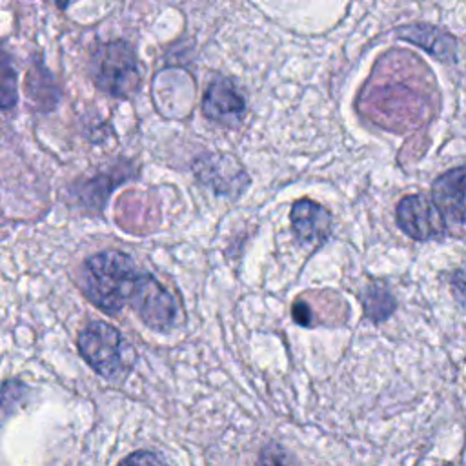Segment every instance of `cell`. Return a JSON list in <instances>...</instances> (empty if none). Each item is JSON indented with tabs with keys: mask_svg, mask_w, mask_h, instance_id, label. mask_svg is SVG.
Returning a JSON list of instances; mask_svg holds the SVG:
<instances>
[{
	"mask_svg": "<svg viewBox=\"0 0 466 466\" xmlns=\"http://www.w3.org/2000/svg\"><path fill=\"white\" fill-rule=\"evenodd\" d=\"M16 71L11 56L0 51V109H9L16 104Z\"/></svg>",
	"mask_w": 466,
	"mask_h": 466,
	"instance_id": "cell-11",
	"label": "cell"
},
{
	"mask_svg": "<svg viewBox=\"0 0 466 466\" xmlns=\"http://www.w3.org/2000/svg\"><path fill=\"white\" fill-rule=\"evenodd\" d=\"M291 315L297 324L300 326H311L313 324V311L308 304L304 302H295L291 308Z\"/></svg>",
	"mask_w": 466,
	"mask_h": 466,
	"instance_id": "cell-14",
	"label": "cell"
},
{
	"mask_svg": "<svg viewBox=\"0 0 466 466\" xmlns=\"http://www.w3.org/2000/svg\"><path fill=\"white\" fill-rule=\"evenodd\" d=\"M84 289L87 299L106 313L131 306L140 320L155 331L177 324L178 308L173 295L122 251L104 249L86 260Z\"/></svg>",
	"mask_w": 466,
	"mask_h": 466,
	"instance_id": "cell-1",
	"label": "cell"
},
{
	"mask_svg": "<svg viewBox=\"0 0 466 466\" xmlns=\"http://www.w3.org/2000/svg\"><path fill=\"white\" fill-rule=\"evenodd\" d=\"M257 466H291L286 451L279 444L266 446L257 461Z\"/></svg>",
	"mask_w": 466,
	"mask_h": 466,
	"instance_id": "cell-13",
	"label": "cell"
},
{
	"mask_svg": "<svg viewBox=\"0 0 466 466\" xmlns=\"http://www.w3.org/2000/svg\"><path fill=\"white\" fill-rule=\"evenodd\" d=\"M78 351L84 360L109 382H122L135 362V350L124 335L104 320L89 322L78 335Z\"/></svg>",
	"mask_w": 466,
	"mask_h": 466,
	"instance_id": "cell-2",
	"label": "cell"
},
{
	"mask_svg": "<svg viewBox=\"0 0 466 466\" xmlns=\"http://www.w3.org/2000/svg\"><path fill=\"white\" fill-rule=\"evenodd\" d=\"M397 224L408 237L415 240L441 238L446 233V226L431 198L420 193L408 195L399 202Z\"/></svg>",
	"mask_w": 466,
	"mask_h": 466,
	"instance_id": "cell-5",
	"label": "cell"
},
{
	"mask_svg": "<svg viewBox=\"0 0 466 466\" xmlns=\"http://www.w3.org/2000/svg\"><path fill=\"white\" fill-rule=\"evenodd\" d=\"M193 173L200 184L224 197H238L248 186L249 177L235 157L206 153L193 162Z\"/></svg>",
	"mask_w": 466,
	"mask_h": 466,
	"instance_id": "cell-4",
	"label": "cell"
},
{
	"mask_svg": "<svg viewBox=\"0 0 466 466\" xmlns=\"http://www.w3.org/2000/svg\"><path fill=\"white\" fill-rule=\"evenodd\" d=\"M431 202L439 211L446 231H455L457 237L464 231V166L446 171L433 182Z\"/></svg>",
	"mask_w": 466,
	"mask_h": 466,
	"instance_id": "cell-6",
	"label": "cell"
},
{
	"mask_svg": "<svg viewBox=\"0 0 466 466\" xmlns=\"http://www.w3.org/2000/svg\"><path fill=\"white\" fill-rule=\"evenodd\" d=\"M289 218L299 242L308 248H320L331 235L329 211L309 198L297 200L291 206Z\"/></svg>",
	"mask_w": 466,
	"mask_h": 466,
	"instance_id": "cell-8",
	"label": "cell"
},
{
	"mask_svg": "<svg viewBox=\"0 0 466 466\" xmlns=\"http://www.w3.org/2000/svg\"><path fill=\"white\" fill-rule=\"evenodd\" d=\"M118 466H166L162 457H158L155 451L149 450H137L129 455H126Z\"/></svg>",
	"mask_w": 466,
	"mask_h": 466,
	"instance_id": "cell-12",
	"label": "cell"
},
{
	"mask_svg": "<svg viewBox=\"0 0 466 466\" xmlns=\"http://www.w3.org/2000/svg\"><path fill=\"white\" fill-rule=\"evenodd\" d=\"M91 76L100 91L116 98L131 96L140 86L135 53L122 40L96 47L91 58Z\"/></svg>",
	"mask_w": 466,
	"mask_h": 466,
	"instance_id": "cell-3",
	"label": "cell"
},
{
	"mask_svg": "<svg viewBox=\"0 0 466 466\" xmlns=\"http://www.w3.org/2000/svg\"><path fill=\"white\" fill-rule=\"evenodd\" d=\"M202 113L213 122L233 126L242 120L246 113V100L233 80L218 76L208 86L204 93Z\"/></svg>",
	"mask_w": 466,
	"mask_h": 466,
	"instance_id": "cell-7",
	"label": "cell"
},
{
	"mask_svg": "<svg viewBox=\"0 0 466 466\" xmlns=\"http://www.w3.org/2000/svg\"><path fill=\"white\" fill-rule=\"evenodd\" d=\"M362 302H364L366 319H370L375 324L384 322L395 309L393 295L388 289H384L380 284L368 286L362 295Z\"/></svg>",
	"mask_w": 466,
	"mask_h": 466,
	"instance_id": "cell-10",
	"label": "cell"
},
{
	"mask_svg": "<svg viewBox=\"0 0 466 466\" xmlns=\"http://www.w3.org/2000/svg\"><path fill=\"white\" fill-rule=\"evenodd\" d=\"M399 36L424 47L428 53H431L442 62L457 60V38L439 27L428 24H413L402 27L399 31Z\"/></svg>",
	"mask_w": 466,
	"mask_h": 466,
	"instance_id": "cell-9",
	"label": "cell"
}]
</instances>
